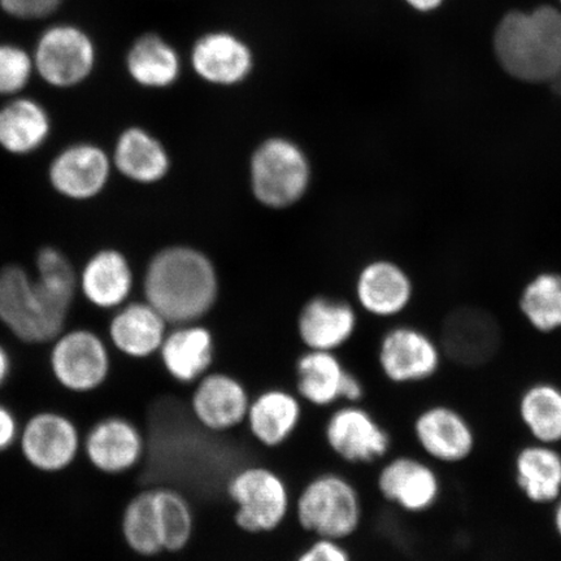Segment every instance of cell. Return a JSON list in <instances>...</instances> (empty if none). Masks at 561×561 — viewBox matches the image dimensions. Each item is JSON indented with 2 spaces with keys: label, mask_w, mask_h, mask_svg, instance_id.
<instances>
[{
  "label": "cell",
  "mask_w": 561,
  "mask_h": 561,
  "mask_svg": "<svg viewBox=\"0 0 561 561\" xmlns=\"http://www.w3.org/2000/svg\"><path fill=\"white\" fill-rule=\"evenodd\" d=\"M79 276L58 250L35 259L32 276L19 264L0 268V324L26 345H46L66 331Z\"/></svg>",
  "instance_id": "cell-1"
},
{
  "label": "cell",
  "mask_w": 561,
  "mask_h": 561,
  "mask_svg": "<svg viewBox=\"0 0 561 561\" xmlns=\"http://www.w3.org/2000/svg\"><path fill=\"white\" fill-rule=\"evenodd\" d=\"M493 50L504 72L516 80L557 81L561 76V10L542 4L507 12L495 27Z\"/></svg>",
  "instance_id": "cell-2"
},
{
  "label": "cell",
  "mask_w": 561,
  "mask_h": 561,
  "mask_svg": "<svg viewBox=\"0 0 561 561\" xmlns=\"http://www.w3.org/2000/svg\"><path fill=\"white\" fill-rule=\"evenodd\" d=\"M145 297L168 324H193L215 304L217 279L201 252L170 248L153 256L146 271Z\"/></svg>",
  "instance_id": "cell-3"
},
{
  "label": "cell",
  "mask_w": 561,
  "mask_h": 561,
  "mask_svg": "<svg viewBox=\"0 0 561 561\" xmlns=\"http://www.w3.org/2000/svg\"><path fill=\"white\" fill-rule=\"evenodd\" d=\"M359 490L346 476L322 472L311 477L294 497L293 516L312 538L345 542L363 523Z\"/></svg>",
  "instance_id": "cell-4"
},
{
  "label": "cell",
  "mask_w": 561,
  "mask_h": 561,
  "mask_svg": "<svg viewBox=\"0 0 561 561\" xmlns=\"http://www.w3.org/2000/svg\"><path fill=\"white\" fill-rule=\"evenodd\" d=\"M233 523L250 536L272 535L293 515L289 483L275 469L249 465L236 469L226 483Z\"/></svg>",
  "instance_id": "cell-5"
},
{
  "label": "cell",
  "mask_w": 561,
  "mask_h": 561,
  "mask_svg": "<svg viewBox=\"0 0 561 561\" xmlns=\"http://www.w3.org/2000/svg\"><path fill=\"white\" fill-rule=\"evenodd\" d=\"M31 51L35 76L58 90L81 87L93 76L100 59L93 35L75 23L46 26Z\"/></svg>",
  "instance_id": "cell-6"
},
{
  "label": "cell",
  "mask_w": 561,
  "mask_h": 561,
  "mask_svg": "<svg viewBox=\"0 0 561 561\" xmlns=\"http://www.w3.org/2000/svg\"><path fill=\"white\" fill-rule=\"evenodd\" d=\"M51 345L48 368L61 390L75 396H89L108 382L111 353L100 334L77 328L56 336Z\"/></svg>",
  "instance_id": "cell-7"
},
{
  "label": "cell",
  "mask_w": 561,
  "mask_h": 561,
  "mask_svg": "<svg viewBox=\"0 0 561 561\" xmlns=\"http://www.w3.org/2000/svg\"><path fill=\"white\" fill-rule=\"evenodd\" d=\"M83 436L72 417L60 411L34 412L21 424L18 440L21 458L33 471L60 474L82 454Z\"/></svg>",
  "instance_id": "cell-8"
},
{
  "label": "cell",
  "mask_w": 561,
  "mask_h": 561,
  "mask_svg": "<svg viewBox=\"0 0 561 561\" xmlns=\"http://www.w3.org/2000/svg\"><path fill=\"white\" fill-rule=\"evenodd\" d=\"M310 165L297 145L284 138L266 140L251 161L252 191L263 205L283 208L301 198Z\"/></svg>",
  "instance_id": "cell-9"
},
{
  "label": "cell",
  "mask_w": 561,
  "mask_h": 561,
  "mask_svg": "<svg viewBox=\"0 0 561 561\" xmlns=\"http://www.w3.org/2000/svg\"><path fill=\"white\" fill-rule=\"evenodd\" d=\"M328 450L348 466H371L388 459L392 438L388 430L362 403H341L324 424Z\"/></svg>",
  "instance_id": "cell-10"
},
{
  "label": "cell",
  "mask_w": 561,
  "mask_h": 561,
  "mask_svg": "<svg viewBox=\"0 0 561 561\" xmlns=\"http://www.w3.org/2000/svg\"><path fill=\"white\" fill-rule=\"evenodd\" d=\"M412 434L424 458L439 466H459L471 459L479 445L471 420L456 407L434 403L421 410Z\"/></svg>",
  "instance_id": "cell-11"
},
{
  "label": "cell",
  "mask_w": 561,
  "mask_h": 561,
  "mask_svg": "<svg viewBox=\"0 0 561 561\" xmlns=\"http://www.w3.org/2000/svg\"><path fill=\"white\" fill-rule=\"evenodd\" d=\"M378 494L409 515H423L437 506L444 482L433 462L412 455L385 459L376 476Z\"/></svg>",
  "instance_id": "cell-12"
},
{
  "label": "cell",
  "mask_w": 561,
  "mask_h": 561,
  "mask_svg": "<svg viewBox=\"0 0 561 561\" xmlns=\"http://www.w3.org/2000/svg\"><path fill=\"white\" fill-rule=\"evenodd\" d=\"M251 398L241 378L209 370L192 386L187 412L201 430L222 436L244 426Z\"/></svg>",
  "instance_id": "cell-13"
},
{
  "label": "cell",
  "mask_w": 561,
  "mask_h": 561,
  "mask_svg": "<svg viewBox=\"0 0 561 561\" xmlns=\"http://www.w3.org/2000/svg\"><path fill=\"white\" fill-rule=\"evenodd\" d=\"M82 454L98 473L116 477L133 472L146 459V432L128 417L104 416L83 436Z\"/></svg>",
  "instance_id": "cell-14"
},
{
  "label": "cell",
  "mask_w": 561,
  "mask_h": 561,
  "mask_svg": "<svg viewBox=\"0 0 561 561\" xmlns=\"http://www.w3.org/2000/svg\"><path fill=\"white\" fill-rule=\"evenodd\" d=\"M188 61L202 81L229 88L240 85L254 72L255 54L240 34L216 30L194 41Z\"/></svg>",
  "instance_id": "cell-15"
},
{
  "label": "cell",
  "mask_w": 561,
  "mask_h": 561,
  "mask_svg": "<svg viewBox=\"0 0 561 561\" xmlns=\"http://www.w3.org/2000/svg\"><path fill=\"white\" fill-rule=\"evenodd\" d=\"M442 354L430 335L415 328H396L385 334L378 367L392 385L410 386L432 380L440 369Z\"/></svg>",
  "instance_id": "cell-16"
},
{
  "label": "cell",
  "mask_w": 561,
  "mask_h": 561,
  "mask_svg": "<svg viewBox=\"0 0 561 561\" xmlns=\"http://www.w3.org/2000/svg\"><path fill=\"white\" fill-rule=\"evenodd\" d=\"M112 158L100 145L79 142L56 153L48 165L47 179L56 193L69 201L96 198L107 187Z\"/></svg>",
  "instance_id": "cell-17"
},
{
  "label": "cell",
  "mask_w": 561,
  "mask_h": 561,
  "mask_svg": "<svg viewBox=\"0 0 561 561\" xmlns=\"http://www.w3.org/2000/svg\"><path fill=\"white\" fill-rule=\"evenodd\" d=\"M305 403L296 391L266 388L252 396L245 431L257 446L277 450L296 436L305 416Z\"/></svg>",
  "instance_id": "cell-18"
},
{
  "label": "cell",
  "mask_w": 561,
  "mask_h": 561,
  "mask_svg": "<svg viewBox=\"0 0 561 561\" xmlns=\"http://www.w3.org/2000/svg\"><path fill=\"white\" fill-rule=\"evenodd\" d=\"M161 367L172 381L182 386L198 382L213 368L215 341L207 328L179 325L168 332L159 350Z\"/></svg>",
  "instance_id": "cell-19"
},
{
  "label": "cell",
  "mask_w": 561,
  "mask_h": 561,
  "mask_svg": "<svg viewBox=\"0 0 561 561\" xmlns=\"http://www.w3.org/2000/svg\"><path fill=\"white\" fill-rule=\"evenodd\" d=\"M168 322L150 304H126L110 321L112 347L133 360H145L159 354L165 340Z\"/></svg>",
  "instance_id": "cell-20"
},
{
  "label": "cell",
  "mask_w": 561,
  "mask_h": 561,
  "mask_svg": "<svg viewBox=\"0 0 561 561\" xmlns=\"http://www.w3.org/2000/svg\"><path fill=\"white\" fill-rule=\"evenodd\" d=\"M515 485L533 506H552L561 495L559 446L530 442L518 448L512 461Z\"/></svg>",
  "instance_id": "cell-21"
},
{
  "label": "cell",
  "mask_w": 561,
  "mask_h": 561,
  "mask_svg": "<svg viewBox=\"0 0 561 561\" xmlns=\"http://www.w3.org/2000/svg\"><path fill=\"white\" fill-rule=\"evenodd\" d=\"M124 66L136 85L161 90L180 80L184 61L170 41L156 32L139 34L126 50Z\"/></svg>",
  "instance_id": "cell-22"
},
{
  "label": "cell",
  "mask_w": 561,
  "mask_h": 561,
  "mask_svg": "<svg viewBox=\"0 0 561 561\" xmlns=\"http://www.w3.org/2000/svg\"><path fill=\"white\" fill-rule=\"evenodd\" d=\"M442 345L454 360L462 364L486 362L500 345V328L493 316L466 307L448 316Z\"/></svg>",
  "instance_id": "cell-23"
},
{
  "label": "cell",
  "mask_w": 561,
  "mask_h": 561,
  "mask_svg": "<svg viewBox=\"0 0 561 561\" xmlns=\"http://www.w3.org/2000/svg\"><path fill=\"white\" fill-rule=\"evenodd\" d=\"M53 122L45 105L34 98H10L0 107V149L25 157L38 151L51 135Z\"/></svg>",
  "instance_id": "cell-24"
},
{
  "label": "cell",
  "mask_w": 561,
  "mask_h": 561,
  "mask_svg": "<svg viewBox=\"0 0 561 561\" xmlns=\"http://www.w3.org/2000/svg\"><path fill=\"white\" fill-rule=\"evenodd\" d=\"M79 287L91 306L101 310H117L126 305L133 290L128 259L115 249L95 252L82 268Z\"/></svg>",
  "instance_id": "cell-25"
},
{
  "label": "cell",
  "mask_w": 561,
  "mask_h": 561,
  "mask_svg": "<svg viewBox=\"0 0 561 561\" xmlns=\"http://www.w3.org/2000/svg\"><path fill=\"white\" fill-rule=\"evenodd\" d=\"M348 369L329 351L307 350L296 363V389L306 405L334 409L342 403Z\"/></svg>",
  "instance_id": "cell-26"
},
{
  "label": "cell",
  "mask_w": 561,
  "mask_h": 561,
  "mask_svg": "<svg viewBox=\"0 0 561 561\" xmlns=\"http://www.w3.org/2000/svg\"><path fill=\"white\" fill-rule=\"evenodd\" d=\"M356 314L345 301L313 299L301 311L298 333L307 350L329 351L345 346L354 335Z\"/></svg>",
  "instance_id": "cell-27"
},
{
  "label": "cell",
  "mask_w": 561,
  "mask_h": 561,
  "mask_svg": "<svg viewBox=\"0 0 561 561\" xmlns=\"http://www.w3.org/2000/svg\"><path fill=\"white\" fill-rule=\"evenodd\" d=\"M112 163L125 179L144 185L163 180L171 167L164 146L139 126H130L118 136Z\"/></svg>",
  "instance_id": "cell-28"
},
{
  "label": "cell",
  "mask_w": 561,
  "mask_h": 561,
  "mask_svg": "<svg viewBox=\"0 0 561 561\" xmlns=\"http://www.w3.org/2000/svg\"><path fill=\"white\" fill-rule=\"evenodd\" d=\"M517 416L537 444L561 445V386L552 381L533 382L522 391Z\"/></svg>",
  "instance_id": "cell-29"
},
{
  "label": "cell",
  "mask_w": 561,
  "mask_h": 561,
  "mask_svg": "<svg viewBox=\"0 0 561 561\" xmlns=\"http://www.w3.org/2000/svg\"><path fill=\"white\" fill-rule=\"evenodd\" d=\"M357 296L366 310L392 316L404 310L411 297V283L397 265L377 262L367 266L357 280Z\"/></svg>",
  "instance_id": "cell-30"
},
{
  "label": "cell",
  "mask_w": 561,
  "mask_h": 561,
  "mask_svg": "<svg viewBox=\"0 0 561 561\" xmlns=\"http://www.w3.org/2000/svg\"><path fill=\"white\" fill-rule=\"evenodd\" d=\"M121 535L131 553L144 559L163 556L151 485L133 495L122 512Z\"/></svg>",
  "instance_id": "cell-31"
},
{
  "label": "cell",
  "mask_w": 561,
  "mask_h": 561,
  "mask_svg": "<svg viewBox=\"0 0 561 561\" xmlns=\"http://www.w3.org/2000/svg\"><path fill=\"white\" fill-rule=\"evenodd\" d=\"M164 553H179L191 546L195 533L192 502L178 486L151 485Z\"/></svg>",
  "instance_id": "cell-32"
},
{
  "label": "cell",
  "mask_w": 561,
  "mask_h": 561,
  "mask_svg": "<svg viewBox=\"0 0 561 561\" xmlns=\"http://www.w3.org/2000/svg\"><path fill=\"white\" fill-rule=\"evenodd\" d=\"M522 310L539 332L561 328V276L546 273L533 280L523 294Z\"/></svg>",
  "instance_id": "cell-33"
},
{
  "label": "cell",
  "mask_w": 561,
  "mask_h": 561,
  "mask_svg": "<svg viewBox=\"0 0 561 561\" xmlns=\"http://www.w3.org/2000/svg\"><path fill=\"white\" fill-rule=\"evenodd\" d=\"M34 76L32 51L13 42H0V96L23 94Z\"/></svg>",
  "instance_id": "cell-34"
},
{
  "label": "cell",
  "mask_w": 561,
  "mask_h": 561,
  "mask_svg": "<svg viewBox=\"0 0 561 561\" xmlns=\"http://www.w3.org/2000/svg\"><path fill=\"white\" fill-rule=\"evenodd\" d=\"M65 0H0V11L19 21H39L55 15Z\"/></svg>",
  "instance_id": "cell-35"
},
{
  "label": "cell",
  "mask_w": 561,
  "mask_h": 561,
  "mask_svg": "<svg viewBox=\"0 0 561 561\" xmlns=\"http://www.w3.org/2000/svg\"><path fill=\"white\" fill-rule=\"evenodd\" d=\"M294 561H353V558L345 543L335 539L313 538Z\"/></svg>",
  "instance_id": "cell-36"
},
{
  "label": "cell",
  "mask_w": 561,
  "mask_h": 561,
  "mask_svg": "<svg viewBox=\"0 0 561 561\" xmlns=\"http://www.w3.org/2000/svg\"><path fill=\"white\" fill-rule=\"evenodd\" d=\"M21 424L9 405L0 402V455L18 446Z\"/></svg>",
  "instance_id": "cell-37"
},
{
  "label": "cell",
  "mask_w": 561,
  "mask_h": 561,
  "mask_svg": "<svg viewBox=\"0 0 561 561\" xmlns=\"http://www.w3.org/2000/svg\"><path fill=\"white\" fill-rule=\"evenodd\" d=\"M402 2L413 12L430 15L440 10L446 0H402Z\"/></svg>",
  "instance_id": "cell-38"
},
{
  "label": "cell",
  "mask_w": 561,
  "mask_h": 561,
  "mask_svg": "<svg viewBox=\"0 0 561 561\" xmlns=\"http://www.w3.org/2000/svg\"><path fill=\"white\" fill-rule=\"evenodd\" d=\"M12 357L7 348L0 343V390L9 383L12 376Z\"/></svg>",
  "instance_id": "cell-39"
},
{
  "label": "cell",
  "mask_w": 561,
  "mask_h": 561,
  "mask_svg": "<svg viewBox=\"0 0 561 561\" xmlns=\"http://www.w3.org/2000/svg\"><path fill=\"white\" fill-rule=\"evenodd\" d=\"M551 510V526L553 533L561 541V495L559 500L552 504Z\"/></svg>",
  "instance_id": "cell-40"
},
{
  "label": "cell",
  "mask_w": 561,
  "mask_h": 561,
  "mask_svg": "<svg viewBox=\"0 0 561 561\" xmlns=\"http://www.w3.org/2000/svg\"><path fill=\"white\" fill-rule=\"evenodd\" d=\"M558 7L561 10V0H558Z\"/></svg>",
  "instance_id": "cell-41"
}]
</instances>
